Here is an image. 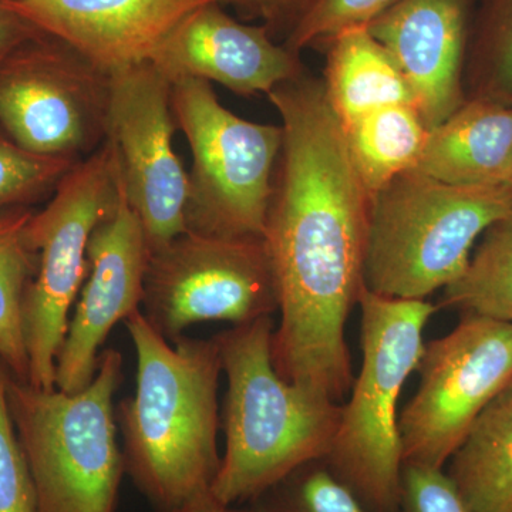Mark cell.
Masks as SVG:
<instances>
[{"label": "cell", "mask_w": 512, "mask_h": 512, "mask_svg": "<svg viewBox=\"0 0 512 512\" xmlns=\"http://www.w3.org/2000/svg\"><path fill=\"white\" fill-rule=\"evenodd\" d=\"M268 97L282 121L264 235L281 315L272 362L286 382L342 403L355 380L346 322L365 289L372 198L323 80L303 70Z\"/></svg>", "instance_id": "obj_1"}, {"label": "cell", "mask_w": 512, "mask_h": 512, "mask_svg": "<svg viewBox=\"0 0 512 512\" xmlns=\"http://www.w3.org/2000/svg\"><path fill=\"white\" fill-rule=\"evenodd\" d=\"M137 357V387L116 410L124 470L160 512L211 490L218 453L222 375L217 340H165L141 309L124 320Z\"/></svg>", "instance_id": "obj_2"}, {"label": "cell", "mask_w": 512, "mask_h": 512, "mask_svg": "<svg viewBox=\"0 0 512 512\" xmlns=\"http://www.w3.org/2000/svg\"><path fill=\"white\" fill-rule=\"evenodd\" d=\"M272 316L214 336L227 393L221 426L225 453L211 485L222 504L238 505L328 457L342 403L286 382L272 362Z\"/></svg>", "instance_id": "obj_3"}, {"label": "cell", "mask_w": 512, "mask_h": 512, "mask_svg": "<svg viewBox=\"0 0 512 512\" xmlns=\"http://www.w3.org/2000/svg\"><path fill=\"white\" fill-rule=\"evenodd\" d=\"M362 363L326 468L370 512H399L403 451L399 400L424 352V329L437 306L427 299H394L360 293Z\"/></svg>", "instance_id": "obj_4"}, {"label": "cell", "mask_w": 512, "mask_h": 512, "mask_svg": "<svg viewBox=\"0 0 512 512\" xmlns=\"http://www.w3.org/2000/svg\"><path fill=\"white\" fill-rule=\"evenodd\" d=\"M512 208L508 187H458L416 170L370 200L365 286L394 299H427L466 271L477 239Z\"/></svg>", "instance_id": "obj_5"}, {"label": "cell", "mask_w": 512, "mask_h": 512, "mask_svg": "<svg viewBox=\"0 0 512 512\" xmlns=\"http://www.w3.org/2000/svg\"><path fill=\"white\" fill-rule=\"evenodd\" d=\"M123 357L106 349L92 383L69 394L8 376V403L37 512H116L124 470L113 399Z\"/></svg>", "instance_id": "obj_6"}, {"label": "cell", "mask_w": 512, "mask_h": 512, "mask_svg": "<svg viewBox=\"0 0 512 512\" xmlns=\"http://www.w3.org/2000/svg\"><path fill=\"white\" fill-rule=\"evenodd\" d=\"M171 106L192 154L187 231L264 239L282 127L241 119L205 80L171 83Z\"/></svg>", "instance_id": "obj_7"}, {"label": "cell", "mask_w": 512, "mask_h": 512, "mask_svg": "<svg viewBox=\"0 0 512 512\" xmlns=\"http://www.w3.org/2000/svg\"><path fill=\"white\" fill-rule=\"evenodd\" d=\"M120 174L107 141L64 175L45 210L32 214L26 239L37 269L23 296V335L29 383L56 389V359L69 328V312L89 274L87 245L93 229L116 208Z\"/></svg>", "instance_id": "obj_8"}, {"label": "cell", "mask_w": 512, "mask_h": 512, "mask_svg": "<svg viewBox=\"0 0 512 512\" xmlns=\"http://www.w3.org/2000/svg\"><path fill=\"white\" fill-rule=\"evenodd\" d=\"M278 309L265 239L185 231L148 256L141 312L170 343L197 323L244 325Z\"/></svg>", "instance_id": "obj_9"}, {"label": "cell", "mask_w": 512, "mask_h": 512, "mask_svg": "<svg viewBox=\"0 0 512 512\" xmlns=\"http://www.w3.org/2000/svg\"><path fill=\"white\" fill-rule=\"evenodd\" d=\"M111 74L37 33L0 63V126L40 156L83 160L106 141Z\"/></svg>", "instance_id": "obj_10"}, {"label": "cell", "mask_w": 512, "mask_h": 512, "mask_svg": "<svg viewBox=\"0 0 512 512\" xmlns=\"http://www.w3.org/2000/svg\"><path fill=\"white\" fill-rule=\"evenodd\" d=\"M419 387L400 413L403 464L443 468L474 421L512 383V322L463 315L424 346Z\"/></svg>", "instance_id": "obj_11"}, {"label": "cell", "mask_w": 512, "mask_h": 512, "mask_svg": "<svg viewBox=\"0 0 512 512\" xmlns=\"http://www.w3.org/2000/svg\"><path fill=\"white\" fill-rule=\"evenodd\" d=\"M175 130L171 83L153 64L111 73L106 141L150 254L187 231L188 173L174 151Z\"/></svg>", "instance_id": "obj_12"}, {"label": "cell", "mask_w": 512, "mask_h": 512, "mask_svg": "<svg viewBox=\"0 0 512 512\" xmlns=\"http://www.w3.org/2000/svg\"><path fill=\"white\" fill-rule=\"evenodd\" d=\"M148 256L143 225L120 183L116 208L93 229L87 245L89 279L56 359L60 392L77 393L92 383L107 336L141 309Z\"/></svg>", "instance_id": "obj_13"}, {"label": "cell", "mask_w": 512, "mask_h": 512, "mask_svg": "<svg viewBox=\"0 0 512 512\" xmlns=\"http://www.w3.org/2000/svg\"><path fill=\"white\" fill-rule=\"evenodd\" d=\"M150 63L170 83H220L239 96L271 93L303 72L299 57L275 45L264 26L244 25L220 2L192 10L158 45Z\"/></svg>", "instance_id": "obj_14"}, {"label": "cell", "mask_w": 512, "mask_h": 512, "mask_svg": "<svg viewBox=\"0 0 512 512\" xmlns=\"http://www.w3.org/2000/svg\"><path fill=\"white\" fill-rule=\"evenodd\" d=\"M211 2L218 0H0V5L111 74L150 62L188 13Z\"/></svg>", "instance_id": "obj_15"}, {"label": "cell", "mask_w": 512, "mask_h": 512, "mask_svg": "<svg viewBox=\"0 0 512 512\" xmlns=\"http://www.w3.org/2000/svg\"><path fill=\"white\" fill-rule=\"evenodd\" d=\"M471 0H399L366 26L406 76L427 128L463 106Z\"/></svg>", "instance_id": "obj_16"}, {"label": "cell", "mask_w": 512, "mask_h": 512, "mask_svg": "<svg viewBox=\"0 0 512 512\" xmlns=\"http://www.w3.org/2000/svg\"><path fill=\"white\" fill-rule=\"evenodd\" d=\"M413 170L458 187H508L512 175V106L471 97L430 128Z\"/></svg>", "instance_id": "obj_17"}, {"label": "cell", "mask_w": 512, "mask_h": 512, "mask_svg": "<svg viewBox=\"0 0 512 512\" xmlns=\"http://www.w3.org/2000/svg\"><path fill=\"white\" fill-rule=\"evenodd\" d=\"M328 45L323 86L342 124L390 104L417 106L396 59L369 30H345Z\"/></svg>", "instance_id": "obj_18"}, {"label": "cell", "mask_w": 512, "mask_h": 512, "mask_svg": "<svg viewBox=\"0 0 512 512\" xmlns=\"http://www.w3.org/2000/svg\"><path fill=\"white\" fill-rule=\"evenodd\" d=\"M450 461L448 477L473 512H512V383L477 417Z\"/></svg>", "instance_id": "obj_19"}, {"label": "cell", "mask_w": 512, "mask_h": 512, "mask_svg": "<svg viewBox=\"0 0 512 512\" xmlns=\"http://www.w3.org/2000/svg\"><path fill=\"white\" fill-rule=\"evenodd\" d=\"M342 126L350 158L370 198L416 167L429 134L416 104L410 103L367 111Z\"/></svg>", "instance_id": "obj_20"}, {"label": "cell", "mask_w": 512, "mask_h": 512, "mask_svg": "<svg viewBox=\"0 0 512 512\" xmlns=\"http://www.w3.org/2000/svg\"><path fill=\"white\" fill-rule=\"evenodd\" d=\"M440 306L512 322V208L484 232L464 274L444 288Z\"/></svg>", "instance_id": "obj_21"}, {"label": "cell", "mask_w": 512, "mask_h": 512, "mask_svg": "<svg viewBox=\"0 0 512 512\" xmlns=\"http://www.w3.org/2000/svg\"><path fill=\"white\" fill-rule=\"evenodd\" d=\"M32 212L0 217V362L10 375L29 383V357L23 335L22 305L37 269V255L26 239Z\"/></svg>", "instance_id": "obj_22"}, {"label": "cell", "mask_w": 512, "mask_h": 512, "mask_svg": "<svg viewBox=\"0 0 512 512\" xmlns=\"http://www.w3.org/2000/svg\"><path fill=\"white\" fill-rule=\"evenodd\" d=\"M76 163L69 158L40 156L0 137V211L55 191Z\"/></svg>", "instance_id": "obj_23"}, {"label": "cell", "mask_w": 512, "mask_h": 512, "mask_svg": "<svg viewBox=\"0 0 512 512\" xmlns=\"http://www.w3.org/2000/svg\"><path fill=\"white\" fill-rule=\"evenodd\" d=\"M399 0H305L286 47L298 55L316 43H328L345 30L366 28Z\"/></svg>", "instance_id": "obj_24"}, {"label": "cell", "mask_w": 512, "mask_h": 512, "mask_svg": "<svg viewBox=\"0 0 512 512\" xmlns=\"http://www.w3.org/2000/svg\"><path fill=\"white\" fill-rule=\"evenodd\" d=\"M473 97L512 106V0H493L478 43Z\"/></svg>", "instance_id": "obj_25"}, {"label": "cell", "mask_w": 512, "mask_h": 512, "mask_svg": "<svg viewBox=\"0 0 512 512\" xmlns=\"http://www.w3.org/2000/svg\"><path fill=\"white\" fill-rule=\"evenodd\" d=\"M8 376L0 362V512H37L32 474L9 410Z\"/></svg>", "instance_id": "obj_26"}, {"label": "cell", "mask_w": 512, "mask_h": 512, "mask_svg": "<svg viewBox=\"0 0 512 512\" xmlns=\"http://www.w3.org/2000/svg\"><path fill=\"white\" fill-rule=\"evenodd\" d=\"M403 512H473L443 468L403 464Z\"/></svg>", "instance_id": "obj_27"}, {"label": "cell", "mask_w": 512, "mask_h": 512, "mask_svg": "<svg viewBox=\"0 0 512 512\" xmlns=\"http://www.w3.org/2000/svg\"><path fill=\"white\" fill-rule=\"evenodd\" d=\"M284 512H370L326 467L308 468L293 485Z\"/></svg>", "instance_id": "obj_28"}, {"label": "cell", "mask_w": 512, "mask_h": 512, "mask_svg": "<svg viewBox=\"0 0 512 512\" xmlns=\"http://www.w3.org/2000/svg\"><path fill=\"white\" fill-rule=\"evenodd\" d=\"M37 30L28 23L23 22L18 16L0 5V63L16 49L37 35Z\"/></svg>", "instance_id": "obj_29"}, {"label": "cell", "mask_w": 512, "mask_h": 512, "mask_svg": "<svg viewBox=\"0 0 512 512\" xmlns=\"http://www.w3.org/2000/svg\"><path fill=\"white\" fill-rule=\"evenodd\" d=\"M218 2L232 3L266 20H278L284 16L298 15L305 0H218Z\"/></svg>", "instance_id": "obj_30"}, {"label": "cell", "mask_w": 512, "mask_h": 512, "mask_svg": "<svg viewBox=\"0 0 512 512\" xmlns=\"http://www.w3.org/2000/svg\"><path fill=\"white\" fill-rule=\"evenodd\" d=\"M165 512H284L281 508L274 510H239L237 505L222 504L212 495L211 490L202 491V493L188 498L183 504Z\"/></svg>", "instance_id": "obj_31"}, {"label": "cell", "mask_w": 512, "mask_h": 512, "mask_svg": "<svg viewBox=\"0 0 512 512\" xmlns=\"http://www.w3.org/2000/svg\"><path fill=\"white\" fill-rule=\"evenodd\" d=\"M508 190H510L511 195H512V175H511L510 183H508Z\"/></svg>", "instance_id": "obj_32"}]
</instances>
